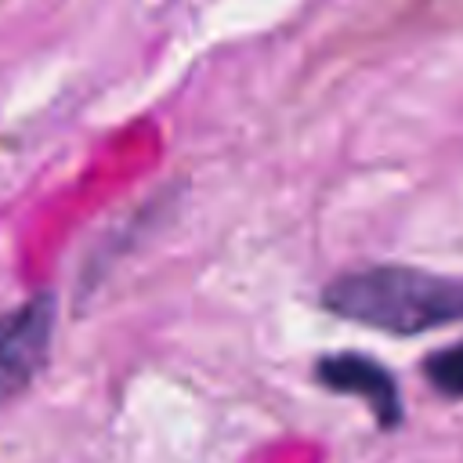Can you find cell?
<instances>
[{"mask_svg": "<svg viewBox=\"0 0 463 463\" xmlns=\"http://www.w3.org/2000/svg\"><path fill=\"white\" fill-rule=\"evenodd\" d=\"M322 300L340 318L394 336H416L438 326H452L463 315V289L456 279L402 264L340 275Z\"/></svg>", "mask_w": 463, "mask_h": 463, "instance_id": "1", "label": "cell"}, {"mask_svg": "<svg viewBox=\"0 0 463 463\" xmlns=\"http://www.w3.org/2000/svg\"><path fill=\"white\" fill-rule=\"evenodd\" d=\"M51 329H54L51 293H40L22 307L0 315V402L29 387V380L47 358Z\"/></svg>", "mask_w": 463, "mask_h": 463, "instance_id": "2", "label": "cell"}, {"mask_svg": "<svg viewBox=\"0 0 463 463\" xmlns=\"http://www.w3.org/2000/svg\"><path fill=\"white\" fill-rule=\"evenodd\" d=\"M315 376L333 391L365 398L383 427H394L402 420L398 387H394L391 373L383 365H376L373 358H365V354H329L315 365Z\"/></svg>", "mask_w": 463, "mask_h": 463, "instance_id": "3", "label": "cell"}, {"mask_svg": "<svg viewBox=\"0 0 463 463\" xmlns=\"http://www.w3.org/2000/svg\"><path fill=\"white\" fill-rule=\"evenodd\" d=\"M427 376H430V383L441 391V394H449V398H456L459 394V347L452 344V347H445V351H438L434 358H427Z\"/></svg>", "mask_w": 463, "mask_h": 463, "instance_id": "4", "label": "cell"}]
</instances>
